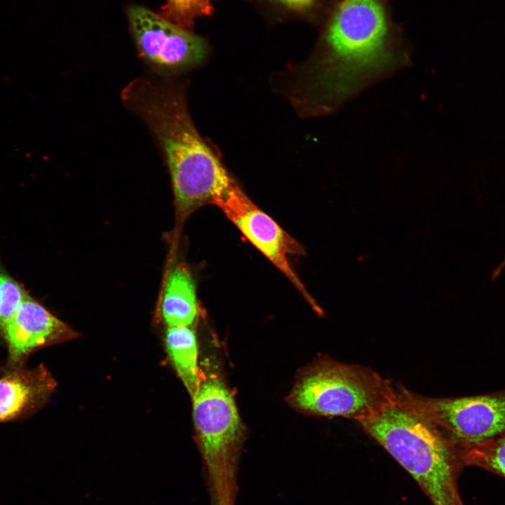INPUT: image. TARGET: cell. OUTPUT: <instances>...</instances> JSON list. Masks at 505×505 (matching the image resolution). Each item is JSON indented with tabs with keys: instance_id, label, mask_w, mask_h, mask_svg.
Instances as JSON below:
<instances>
[{
	"instance_id": "3957f363",
	"label": "cell",
	"mask_w": 505,
	"mask_h": 505,
	"mask_svg": "<svg viewBox=\"0 0 505 505\" xmlns=\"http://www.w3.org/2000/svg\"><path fill=\"white\" fill-rule=\"evenodd\" d=\"M200 372L199 388L191 400L193 418L210 502L235 505L244 427L219 370L206 363Z\"/></svg>"
},
{
	"instance_id": "7c38bea8",
	"label": "cell",
	"mask_w": 505,
	"mask_h": 505,
	"mask_svg": "<svg viewBox=\"0 0 505 505\" xmlns=\"http://www.w3.org/2000/svg\"><path fill=\"white\" fill-rule=\"evenodd\" d=\"M464 466H475L505 478V436L461 449Z\"/></svg>"
},
{
	"instance_id": "4fadbf2b",
	"label": "cell",
	"mask_w": 505,
	"mask_h": 505,
	"mask_svg": "<svg viewBox=\"0 0 505 505\" xmlns=\"http://www.w3.org/2000/svg\"><path fill=\"white\" fill-rule=\"evenodd\" d=\"M161 13L168 20L185 29H189L196 18L213 13L210 0H166Z\"/></svg>"
},
{
	"instance_id": "52a82bcc",
	"label": "cell",
	"mask_w": 505,
	"mask_h": 505,
	"mask_svg": "<svg viewBox=\"0 0 505 505\" xmlns=\"http://www.w3.org/2000/svg\"><path fill=\"white\" fill-rule=\"evenodd\" d=\"M213 204L221 209L243 235L288 278L315 311H321L288 259V256L304 253L300 243L258 208L238 183Z\"/></svg>"
},
{
	"instance_id": "5bb4252c",
	"label": "cell",
	"mask_w": 505,
	"mask_h": 505,
	"mask_svg": "<svg viewBox=\"0 0 505 505\" xmlns=\"http://www.w3.org/2000/svg\"><path fill=\"white\" fill-rule=\"evenodd\" d=\"M28 296L23 287L0 266V328Z\"/></svg>"
},
{
	"instance_id": "30bf717a",
	"label": "cell",
	"mask_w": 505,
	"mask_h": 505,
	"mask_svg": "<svg viewBox=\"0 0 505 505\" xmlns=\"http://www.w3.org/2000/svg\"><path fill=\"white\" fill-rule=\"evenodd\" d=\"M161 312L168 327L191 326L198 316L196 286L190 270L179 264L164 282Z\"/></svg>"
},
{
	"instance_id": "9a60e30c",
	"label": "cell",
	"mask_w": 505,
	"mask_h": 505,
	"mask_svg": "<svg viewBox=\"0 0 505 505\" xmlns=\"http://www.w3.org/2000/svg\"><path fill=\"white\" fill-rule=\"evenodd\" d=\"M286 8L301 13L310 12L315 9L321 0H276Z\"/></svg>"
},
{
	"instance_id": "e0dca14e",
	"label": "cell",
	"mask_w": 505,
	"mask_h": 505,
	"mask_svg": "<svg viewBox=\"0 0 505 505\" xmlns=\"http://www.w3.org/2000/svg\"><path fill=\"white\" fill-rule=\"evenodd\" d=\"M210 505H217L215 502H210Z\"/></svg>"
},
{
	"instance_id": "6da1fadb",
	"label": "cell",
	"mask_w": 505,
	"mask_h": 505,
	"mask_svg": "<svg viewBox=\"0 0 505 505\" xmlns=\"http://www.w3.org/2000/svg\"><path fill=\"white\" fill-rule=\"evenodd\" d=\"M410 62L389 0H335L292 100L303 116L330 114Z\"/></svg>"
},
{
	"instance_id": "7a4b0ae2",
	"label": "cell",
	"mask_w": 505,
	"mask_h": 505,
	"mask_svg": "<svg viewBox=\"0 0 505 505\" xmlns=\"http://www.w3.org/2000/svg\"><path fill=\"white\" fill-rule=\"evenodd\" d=\"M358 423L408 471L433 505H464L457 485L464 466L459 447L398 391L393 401Z\"/></svg>"
},
{
	"instance_id": "8fae6325",
	"label": "cell",
	"mask_w": 505,
	"mask_h": 505,
	"mask_svg": "<svg viewBox=\"0 0 505 505\" xmlns=\"http://www.w3.org/2000/svg\"><path fill=\"white\" fill-rule=\"evenodd\" d=\"M166 344L175 371L192 400L201 382L195 332L191 326L168 327Z\"/></svg>"
},
{
	"instance_id": "5b68a950",
	"label": "cell",
	"mask_w": 505,
	"mask_h": 505,
	"mask_svg": "<svg viewBox=\"0 0 505 505\" xmlns=\"http://www.w3.org/2000/svg\"><path fill=\"white\" fill-rule=\"evenodd\" d=\"M400 396L445 432L460 449L505 436V390L478 396L429 398L403 386Z\"/></svg>"
},
{
	"instance_id": "2e32d148",
	"label": "cell",
	"mask_w": 505,
	"mask_h": 505,
	"mask_svg": "<svg viewBox=\"0 0 505 505\" xmlns=\"http://www.w3.org/2000/svg\"><path fill=\"white\" fill-rule=\"evenodd\" d=\"M504 268H505V257L503 259V260L501 262V263L494 269V271L492 274V276H491V280L494 281L497 277H499V276L500 275V274L501 273V271L504 270Z\"/></svg>"
},
{
	"instance_id": "8992f818",
	"label": "cell",
	"mask_w": 505,
	"mask_h": 505,
	"mask_svg": "<svg viewBox=\"0 0 505 505\" xmlns=\"http://www.w3.org/2000/svg\"><path fill=\"white\" fill-rule=\"evenodd\" d=\"M130 29L139 55L161 76H173L200 65L206 59L205 40L140 6L128 11Z\"/></svg>"
},
{
	"instance_id": "9c48e42d",
	"label": "cell",
	"mask_w": 505,
	"mask_h": 505,
	"mask_svg": "<svg viewBox=\"0 0 505 505\" xmlns=\"http://www.w3.org/2000/svg\"><path fill=\"white\" fill-rule=\"evenodd\" d=\"M56 388L43 365L33 369L16 367L0 377V423L17 419L37 410Z\"/></svg>"
},
{
	"instance_id": "ba28073f",
	"label": "cell",
	"mask_w": 505,
	"mask_h": 505,
	"mask_svg": "<svg viewBox=\"0 0 505 505\" xmlns=\"http://www.w3.org/2000/svg\"><path fill=\"white\" fill-rule=\"evenodd\" d=\"M8 362L18 367L33 351L77 337L78 333L28 296L0 328Z\"/></svg>"
},
{
	"instance_id": "277c9868",
	"label": "cell",
	"mask_w": 505,
	"mask_h": 505,
	"mask_svg": "<svg viewBox=\"0 0 505 505\" xmlns=\"http://www.w3.org/2000/svg\"><path fill=\"white\" fill-rule=\"evenodd\" d=\"M396 397L391 382L370 368L321 355L299 372L287 401L304 414L358 422L377 414Z\"/></svg>"
}]
</instances>
